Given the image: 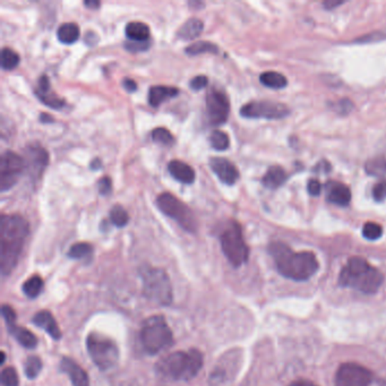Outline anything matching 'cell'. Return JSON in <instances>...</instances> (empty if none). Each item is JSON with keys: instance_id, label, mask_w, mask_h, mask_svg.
I'll return each instance as SVG.
<instances>
[{"instance_id": "6da1fadb", "label": "cell", "mask_w": 386, "mask_h": 386, "mask_svg": "<svg viewBox=\"0 0 386 386\" xmlns=\"http://www.w3.org/2000/svg\"><path fill=\"white\" fill-rule=\"evenodd\" d=\"M29 235V223L16 214L0 220V271L9 275L14 271Z\"/></svg>"}, {"instance_id": "f1b7e54d", "label": "cell", "mask_w": 386, "mask_h": 386, "mask_svg": "<svg viewBox=\"0 0 386 386\" xmlns=\"http://www.w3.org/2000/svg\"><path fill=\"white\" fill-rule=\"evenodd\" d=\"M44 280L39 275H34L30 279L25 281L23 285V293L29 297V298H36V297L44 290Z\"/></svg>"}, {"instance_id": "52a82bcc", "label": "cell", "mask_w": 386, "mask_h": 386, "mask_svg": "<svg viewBox=\"0 0 386 386\" xmlns=\"http://www.w3.org/2000/svg\"><path fill=\"white\" fill-rule=\"evenodd\" d=\"M222 252L235 268L244 265L250 256V248L245 243L243 230L237 221L228 223L220 235Z\"/></svg>"}, {"instance_id": "bcb514c9", "label": "cell", "mask_w": 386, "mask_h": 386, "mask_svg": "<svg viewBox=\"0 0 386 386\" xmlns=\"http://www.w3.org/2000/svg\"><path fill=\"white\" fill-rule=\"evenodd\" d=\"M123 85L125 90H126L127 92H131V93H133V92H135V91L137 90L136 82H135L134 80H131V78H125Z\"/></svg>"}, {"instance_id": "d590c367", "label": "cell", "mask_w": 386, "mask_h": 386, "mask_svg": "<svg viewBox=\"0 0 386 386\" xmlns=\"http://www.w3.org/2000/svg\"><path fill=\"white\" fill-rule=\"evenodd\" d=\"M383 235V228L376 222H367L362 227V235L368 240H377Z\"/></svg>"}, {"instance_id": "ab89813d", "label": "cell", "mask_w": 386, "mask_h": 386, "mask_svg": "<svg viewBox=\"0 0 386 386\" xmlns=\"http://www.w3.org/2000/svg\"><path fill=\"white\" fill-rule=\"evenodd\" d=\"M372 198L377 202H382V200L386 198V177L385 179L378 183L377 185L374 186L372 189Z\"/></svg>"}, {"instance_id": "9a60e30c", "label": "cell", "mask_w": 386, "mask_h": 386, "mask_svg": "<svg viewBox=\"0 0 386 386\" xmlns=\"http://www.w3.org/2000/svg\"><path fill=\"white\" fill-rule=\"evenodd\" d=\"M210 167L223 184L233 185L239 179L238 169L233 165V162L225 159V158H219V156L211 158Z\"/></svg>"}, {"instance_id": "603a6c76", "label": "cell", "mask_w": 386, "mask_h": 386, "mask_svg": "<svg viewBox=\"0 0 386 386\" xmlns=\"http://www.w3.org/2000/svg\"><path fill=\"white\" fill-rule=\"evenodd\" d=\"M285 181H287V173H285V169L280 166H272L262 178V184L266 188L274 191V189L283 186Z\"/></svg>"}, {"instance_id": "8d00e7d4", "label": "cell", "mask_w": 386, "mask_h": 386, "mask_svg": "<svg viewBox=\"0 0 386 386\" xmlns=\"http://www.w3.org/2000/svg\"><path fill=\"white\" fill-rule=\"evenodd\" d=\"M152 140L162 146H170L173 143V135L165 127H156L152 132Z\"/></svg>"}, {"instance_id": "7c38bea8", "label": "cell", "mask_w": 386, "mask_h": 386, "mask_svg": "<svg viewBox=\"0 0 386 386\" xmlns=\"http://www.w3.org/2000/svg\"><path fill=\"white\" fill-rule=\"evenodd\" d=\"M372 372L356 362H345L337 368L335 386H370Z\"/></svg>"}, {"instance_id": "681fc988", "label": "cell", "mask_w": 386, "mask_h": 386, "mask_svg": "<svg viewBox=\"0 0 386 386\" xmlns=\"http://www.w3.org/2000/svg\"><path fill=\"white\" fill-rule=\"evenodd\" d=\"M40 121H42V123H54V119H52L51 116L48 115V113H41V116H40Z\"/></svg>"}, {"instance_id": "e575fe53", "label": "cell", "mask_w": 386, "mask_h": 386, "mask_svg": "<svg viewBox=\"0 0 386 386\" xmlns=\"http://www.w3.org/2000/svg\"><path fill=\"white\" fill-rule=\"evenodd\" d=\"M92 253V246L88 243H76L69 248L68 256L74 260H82L88 258Z\"/></svg>"}, {"instance_id": "f907efd6", "label": "cell", "mask_w": 386, "mask_h": 386, "mask_svg": "<svg viewBox=\"0 0 386 386\" xmlns=\"http://www.w3.org/2000/svg\"><path fill=\"white\" fill-rule=\"evenodd\" d=\"M90 168L92 170H99L101 168V161L99 159H94L91 162Z\"/></svg>"}, {"instance_id": "1f68e13d", "label": "cell", "mask_w": 386, "mask_h": 386, "mask_svg": "<svg viewBox=\"0 0 386 386\" xmlns=\"http://www.w3.org/2000/svg\"><path fill=\"white\" fill-rule=\"evenodd\" d=\"M219 48L212 42L208 41H198L195 44H191L185 49L187 55L189 56H198L200 54H205V52H210V54H218Z\"/></svg>"}, {"instance_id": "484cf974", "label": "cell", "mask_w": 386, "mask_h": 386, "mask_svg": "<svg viewBox=\"0 0 386 386\" xmlns=\"http://www.w3.org/2000/svg\"><path fill=\"white\" fill-rule=\"evenodd\" d=\"M80 28L76 23H64L57 31V38L61 44H73L80 39Z\"/></svg>"}, {"instance_id": "30bf717a", "label": "cell", "mask_w": 386, "mask_h": 386, "mask_svg": "<svg viewBox=\"0 0 386 386\" xmlns=\"http://www.w3.org/2000/svg\"><path fill=\"white\" fill-rule=\"evenodd\" d=\"M25 169L23 156L13 151L4 152L0 160V191L7 192L13 188Z\"/></svg>"}, {"instance_id": "44dd1931", "label": "cell", "mask_w": 386, "mask_h": 386, "mask_svg": "<svg viewBox=\"0 0 386 386\" xmlns=\"http://www.w3.org/2000/svg\"><path fill=\"white\" fill-rule=\"evenodd\" d=\"M179 90L173 86H165V85H154L148 91V103L152 107H159L160 104L167 101L168 99H173L178 96Z\"/></svg>"}, {"instance_id": "d4e9b609", "label": "cell", "mask_w": 386, "mask_h": 386, "mask_svg": "<svg viewBox=\"0 0 386 386\" xmlns=\"http://www.w3.org/2000/svg\"><path fill=\"white\" fill-rule=\"evenodd\" d=\"M125 34L129 41H148L151 40V31L148 28V25L143 22H129L125 28Z\"/></svg>"}, {"instance_id": "ba28073f", "label": "cell", "mask_w": 386, "mask_h": 386, "mask_svg": "<svg viewBox=\"0 0 386 386\" xmlns=\"http://www.w3.org/2000/svg\"><path fill=\"white\" fill-rule=\"evenodd\" d=\"M156 205L162 213L175 220L187 233H196L198 230V220L192 210L175 195L162 193L156 198Z\"/></svg>"}, {"instance_id": "2e32d148", "label": "cell", "mask_w": 386, "mask_h": 386, "mask_svg": "<svg viewBox=\"0 0 386 386\" xmlns=\"http://www.w3.org/2000/svg\"><path fill=\"white\" fill-rule=\"evenodd\" d=\"M325 195L327 202L342 208L348 206L351 202L350 188L339 181H327L325 185Z\"/></svg>"}, {"instance_id": "74e56055", "label": "cell", "mask_w": 386, "mask_h": 386, "mask_svg": "<svg viewBox=\"0 0 386 386\" xmlns=\"http://www.w3.org/2000/svg\"><path fill=\"white\" fill-rule=\"evenodd\" d=\"M19 380L16 370L13 367H7L1 372V384L3 386H19Z\"/></svg>"}, {"instance_id": "4316f807", "label": "cell", "mask_w": 386, "mask_h": 386, "mask_svg": "<svg viewBox=\"0 0 386 386\" xmlns=\"http://www.w3.org/2000/svg\"><path fill=\"white\" fill-rule=\"evenodd\" d=\"M260 81L264 86L273 90H283L288 85L287 77L278 71H265L260 75Z\"/></svg>"}, {"instance_id": "7dc6e473", "label": "cell", "mask_w": 386, "mask_h": 386, "mask_svg": "<svg viewBox=\"0 0 386 386\" xmlns=\"http://www.w3.org/2000/svg\"><path fill=\"white\" fill-rule=\"evenodd\" d=\"M84 6L85 7H88V9H99L100 6H101V3L100 1H98V0H86V1H84Z\"/></svg>"}, {"instance_id": "f546056e", "label": "cell", "mask_w": 386, "mask_h": 386, "mask_svg": "<svg viewBox=\"0 0 386 386\" xmlns=\"http://www.w3.org/2000/svg\"><path fill=\"white\" fill-rule=\"evenodd\" d=\"M210 144L217 151H225L230 146V138L227 133L215 129L210 135Z\"/></svg>"}, {"instance_id": "f6af8a7d", "label": "cell", "mask_w": 386, "mask_h": 386, "mask_svg": "<svg viewBox=\"0 0 386 386\" xmlns=\"http://www.w3.org/2000/svg\"><path fill=\"white\" fill-rule=\"evenodd\" d=\"M345 3V0H327V1H324L323 6L327 11H332Z\"/></svg>"}, {"instance_id": "3957f363", "label": "cell", "mask_w": 386, "mask_h": 386, "mask_svg": "<svg viewBox=\"0 0 386 386\" xmlns=\"http://www.w3.org/2000/svg\"><path fill=\"white\" fill-rule=\"evenodd\" d=\"M383 281L382 272L362 258H351L339 275L341 287L350 288L365 295L377 293Z\"/></svg>"}, {"instance_id": "7bdbcfd3", "label": "cell", "mask_w": 386, "mask_h": 386, "mask_svg": "<svg viewBox=\"0 0 386 386\" xmlns=\"http://www.w3.org/2000/svg\"><path fill=\"white\" fill-rule=\"evenodd\" d=\"M99 193L103 196L106 195H109L111 193V188H113V184H111V179L109 177H102L99 181Z\"/></svg>"}, {"instance_id": "c3c4849f", "label": "cell", "mask_w": 386, "mask_h": 386, "mask_svg": "<svg viewBox=\"0 0 386 386\" xmlns=\"http://www.w3.org/2000/svg\"><path fill=\"white\" fill-rule=\"evenodd\" d=\"M289 386H318L313 382L307 381V380H299V381L293 382Z\"/></svg>"}, {"instance_id": "5b68a950", "label": "cell", "mask_w": 386, "mask_h": 386, "mask_svg": "<svg viewBox=\"0 0 386 386\" xmlns=\"http://www.w3.org/2000/svg\"><path fill=\"white\" fill-rule=\"evenodd\" d=\"M144 296L154 304L168 306L173 303V285L165 270L144 266L141 270Z\"/></svg>"}, {"instance_id": "ffe728a7", "label": "cell", "mask_w": 386, "mask_h": 386, "mask_svg": "<svg viewBox=\"0 0 386 386\" xmlns=\"http://www.w3.org/2000/svg\"><path fill=\"white\" fill-rule=\"evenodd\" d=\"M168 170L176 181H181L183 184H193L196 178L194 169L187 165L186 162L181 161V160L170 161Z\"/></svg>"}, {"instance_id": "60d3db41", "label": "cell", "mask_w": 386, "mask_h": 386, "mask_svg": "<svg viewBox=\"0 0 386 386\" xmlns=\"http://www.w3.org/2000/svg\"><path fill=\"white\" fill-rule=\"evenodd\" d=\"M208 78L205 75H198V76H195L194 78L189 82V86L194 91H200L208 86Z\"/></svg>"}, {"instance_id": "ac0fdd59", "label": "cell", "mask_w": 386, "mask_h": 386, "mask_svg": "<svg viewBox=\"0 0 386 386\" xmlns=\"http://www.w3.org/2000/svg\"><path fill=\"white\" fill-rule=\"evenodd\" d=\"M61 370L68 375L73 386H90L88 372L71 358L61 359Z\"/></svg>"}, {"instance_id": "7a4b0ae2", "label": "cell", "mask_w": 386, "mask_h": 386, "mask_svg": "<svg viewBox=\"0 0 386 386\" xmlns=\"http://www.w3.org/2000/svg\"><path fill=\"white\" fill-rule=\"evenodd\" d=\"M269 253L277 266L278 272L293 281H306L318 272L320 264L312 252H293L283 243H272Z\"/></svg>"}, {"instance_id": "9c48e42d", "label": "cell", "mask_w": 386, "mask_h": 386, "mask_svg": "<svg viewBox=\"0 0 386 386\" xmlns=\"http://www.w3.org/2000/svg\"><path fill=\"white\" fill-rule=\"evenodd\" d=\"M86 348L96 367L101 370L115 367L119 359V350L113 340L96 332L88 335Z\"/></svg>"}, {"instance_id": "277c9868", "label": "cell", "mask_w": 386, "mask_h": 386, "mask_svg": "<svg viewBox=\"0 0 386 386\" xmlns=\"http://www.w3.org/2000/svg\"><path fill=\"white\" fill-rule=\"evenodd\" d=\"M203 355L196 349L186 351H177L161 359L156 370L163 377L173 381H189L202 370Z\"/></svg>"}, {"instance_id": "5bb4252c", "label": "cell", "mask_w": 386, "mask_h": 386, "mask_svg": "<svg viewBox=\"0 0 386 386\" xmlns=\"http://www.w3.org/2000/svg\"><path fill=\"white\" fill-rule=\"evenodd\" d=\"M25 167L34 179H38L49 162L48 152L40 146H30L25 150Z\"/></svg>"}, {"instance_id": "cb8c5ba5", "label": "cell", "mask_w": 386, "mask_h": 386, "mask_svg": "<svg viewBox=\"0 0 386 386\" xmlns=\"http://www.w3.org/2000/svg\"><path fill=\"white\" fill-rule=\"evenodd\" d=\"M203 29H204V24L202 21L196 17H192V19H187L186 22L181 25L177 32V36L184 41L194 40L202 34Z\"/></svg>"}, {"instance_id": "f35d334b", "label": "cell", "mask_w": 386, "mask_h": 386, "mask_svg": "<svg viewBox=\"0 0 386 386\" xmlns=\"http://www.w3.org/2000/svg\"><path fill=\"white\" fill-rule=\"evenodd\" d=\"M152 46L151 40L148 41H128L125 44V48L126 50L131 52H143L146 51V50L150 49Z\"/></svg>"}, {"instance_id": "8fae6325", "label": "cell", "mask_w": 386, "mask_h": 386, "mask_svg": "<svg viewBox=\"0 0 386 386\" xmlns=\"http://www.w3.org/2000/svg\"><path fill=\"white\" fill-rule=\"evenodd\" d=\"M240 115L250 119L277 121L290 115V109L280 102L252 101L241 107Z\"/></svg>"}, {"instance_id": "7402d4cb", "label": "cell", "mask_w": 386, "mask_h": 386, "mask_svg": "<svg viewBox=\"0 0 386 386\" xmlns=\"http://www.w3.org/2000/svg\"><path fill=\"white\" fill-rule=\"evenodd\" d=\"M7 327H9V333L15 337L17 342L22 347L26 349L36 348V345H38V339L32 332L24 329L22 326L16 325L15 322L14 323L7 324Z\"/></svg>"}, {"instance_id": "836d02e7", "label": "cell", "mask_w": 386, "mask_h": 386, "mask_svg": "<svg viewBox=\"0 0 386 386\" xmlns=\"http://www.w3.org/2000/svg\"><path fill=\"white\" fill-rule=\"evenodd\" d=\"M41 359L36 356L29 357L28 360H26V362H25L24 367L25 375H26V377L30 378V380H34V378L38 377V375L40 374V372H41Z\"/></svg>"}, {"instance_id": "83f0119b", "label": "cell", "mask_w": 386, "mask_h": 386, "mask_svg": "<svg viewBox=\"0 0 386 386\" xmlns=\"http://www.w3.org/2000/svg\"><path fill=\"white\" fill-rule=\"evenodd\" d=\"M365 170L368 175L374 177H385L386 176V158L385 156H375L368 160L365 165Z\"/></svg>"}, {"instance_id": "4dcf8cb0", "label": "cell", "mask_w": 386, "mask_h": 386, "mask_svg": "<svg viewBox=\"0 0 386 386\" xmlns=\"http://www.w3.org/2000/svg\"><path fill=\"white\" fill-rule=\"evenodd\" d=\"M19 64V55L15 50L9 47L1 49V68L4 71H11L16 68Z\"/></svg>"}, {"instance_id": "8992f818", "label": "cell", "mask_w": 386, "mask_h": 386, "mask_svg": "<svg viewBox=\"0 0 386 386\" xmlns=\"http://www.w3.org/2000/svg\"><path fill=\"white\" fill-rule=\"evenodd\" d=\"M141 342L150 355H156L173 345V332L163 316H152L143 323Z\"/></svg>"}, {"instance_id": "4fadbf2b", "label": "cell", "mask_w": 386, "mask_h": 386, "mask_svg": "<svg viewBox=\"0 0 386 386\" xmlns=\"http://www.w3.org/2000/svg\"><path fill=\"white\" fill-rule=\"evenodd\" d=\"M206 109L210 123L214 126H220L228 121L230 113V102L222 91L213 88L206 96Z\"/></svg>"}, {"instance_id": "b9f144b4", "label": "cell", "mask_w": 386, "mask_h": 386, "mask_svg": "<svg viewBox=\"0 0 386 386\" xmlns=\"http://www.w3.org/2000/svg\"><path fill=\"white\" fill-rule=\"evenodd\" d=\"M1 314H3L4 318H5L6 324L16 322V314H15L14 310L11 306H9V305H3V307H1Z\"/></svg>"}, {"instance_id": "e0dca14e", "label": "cell", "mask_w": 386, "mask_h": 386, "mask_svg": "<svg viewBox=\"0 0 386 386\" xmlns=\"http://www.w3.org/2000/svg\"><path fill=\"white\" fill-rule=\"evenodd\" d=\"M36 96L42 103L46 104L52 109H61L65 106V101L61 99L57 94L51 91L49 77L42 75L38 81V88L36 90Z\"/></svg>"}, {"instance_id": "ee69618b", "label": "cell", "mask_w": 386, "mask_h": 386, "mask_svg": "<svg viewBox=\"0 0 386 386\" xmlns=\"http://www.w3.org/2000/svg\"><path fill=\"white\" fill-rule=\"evenodd\" d=\"M307 191L312 196H318L322 193V184L318 179H310L308 184H307Z\"/></svg>"}, {"instance_id": "d6a6232c", "label": "cell", "mask_w": 386, "mask_h": 386, "mask_svg": "<svg viewBox=\"0 0 386 386\" xmlns=\"http://www.w3.org/2000/svg\"><path fill=\"white\" fill-rule=\"evenodd\" d=\"M109 217L111 223L118 228L125 227L129 221L128 213L121 205L113 206L110 211Z\"/></svg>"}, {"instance_id": "d6986e66", "label": "cell", "mask_w": 386, "mask_h": 386, "mask_svg": "<svg viewBox=\"0 0 386 386\" xmlns=\"http://www.w3.org/2000/svg\"><path fill=\"white\" fill-rule=\"evenodd\" d=\"M34 325L38 326L40 329L47 332L48 335L54 340L61 339V331L58 326L57 322H56L54 316L51 315V313L48 310H41L36 314L34 318Z\"/></svg>"}]
</instances>
